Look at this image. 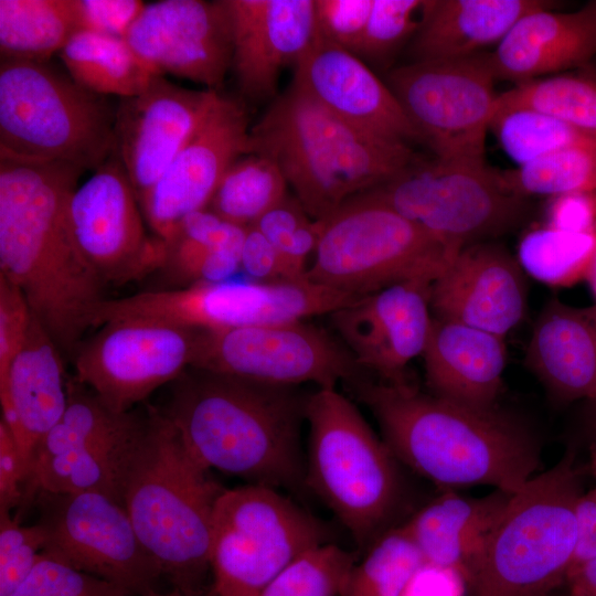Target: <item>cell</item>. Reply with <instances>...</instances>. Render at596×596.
<instances>
[{"label": "cell", "mask_w": 596, "mask_h": 596, "mask_svg": "<svg viewBox=\"0 0 596 596\" xmlns=\"http://www.w3.org/2000/svg\"><path fill=\"white\" fill-rule=\"evenodd\" d=\"M83 169L0 155V273L23 292L63 358L96 327L105 284L78 251L68 203Z\"/></svg>", "instance_id": "obj_1"}, {"label": "cell", "mask_w": 596, "mask_h": 596, "mask_svg": "<svg viewBox=\"0 0 596 596\" xmlns=\"http://www.w3.org/2000/svg\"><path fill=\"white\" fill-rule=\"evenodd\" d=\"M397 461L453 488L488 485L514 493L541 465L534 433L514 415L419 392L406 382L351 383Z\"/></svg>", "instance_id": "obj_2"}, {"label": "cell", "mask_w": 596, "mask_h": 596, "mask_svg": "<svg viewBox=\"0 0 596 596\" xmlns=\"http://www.w3.org/2000/svg\"><path fill=\"white\" fill-rule=\"evenodd\" d=\"M310 394L188 368L172 382L162 413L206 470L251 485L297 490L305 485L301 426Z\"/></svg>", "instance_id": "obj_3"}, {"label": "cell", "mask_w": 596, "mask_h": 596, "mask_svg": "<svg viewBox=\"0 0 596 596\" xmlns=\"http://www.w3.org/2000/svg\"><path fill=\"white\" fill-rule=\"evenodd\" d=\"M219 486L187 450L177 428L149 406L120 487V503L162 577L198 589L211 572L212 515Z\"/></svg>", "instance_id": "obj_4"}, {"label": "cell", "mask_w": 596, "mask_h": 596, "mask_svg": "<svg viewBox=\"0 0 596 596\" xmlns=\"http://www.w3.org/2000/svg\"><path fill=\"white\" fill-rule=\"evenodd\" d=\"M249 152L278 167L316 221L385 183L416 157L411 145L358 129L292 86L251 127Z\"/></svg>", "instance_id": "obj_5"}, {"label": "cell", "mask_w": 596, "mask_h": 596, "mask_svg": "<svg viewBox=\"0 0 596 596\" xmlns=\"http://www.w3.org/2000/svg\"><path fill=\"white\" fill-rule=\"evenodd\" d=\"M583 493L573 449L514 492L467 578L466 596H549L564 584Z\"/></svg>", "instance_id": "obj_6"}, {"label": "cell", "mask_w": 596, "mask_h": 596, "mask_svg": "<svg viewBox=\"0 0 596 596\" xmlns=\"http://www.w3.org/2000/svg\"><path fill=\"white\" fill-rule=\"evenodd\" d=\"M305 486L368 550L394 515L402 482L394 457L358 407L337 389L310 394Z\"/></svg>", "instance_id": "obj_7"}, {"label": "cell", "mask_w": 596, "mask_h": 596, "mask_svg": "<svg viewBox=\"0 0 596 596\" xmlns=\"http://www.w3.org/2000/svg\"><path fill=\"white\" fill-rule=\"evenodd\" d=\"M106 96L47 62H0V155L98 169L115 151Z\"/></svg>", "instance_id": "obj_8"}, {"label": "cell", "mask_w": 596, "mask_h": 596, "mask_svg": "<svg viewBox=\"0 0 596 596\" xmlns=\"http://www.w3.org/2000/svg\"><path fill=\"white\" fill-rule=\"evenodd\" d=\"M318 224L305 278L361 297L403 281H434L460 251L369 192L349 199Z\"/></svg>", "instance_id": "obj_9"}, {"label": "cell", "mask_w": 596, "mask_h": 596, "mask_svg": "<svg viewBox=\"0 0 596 596\" xmlns=\"http://www.w3.org/2000/svg\"><path fill=\"white\" fill-rule=\"evenodd\" d=\"M327 528L279 490L246 485L215 501L210 544L217 596H255L305 553L330 543Z\"/></svg>", "instance_id": "obj_10"}, {"label": "cell", "mask_w": 596, "mask_h": 596, "mask_svg": "<svg viewBox=\"0 0 596 596\" xmlns=\"http://www.w3.org/2000/svg\"><path fill=\"white\" fill-rule=\"evenodd\" d=\"M450 247L504 234L528 212L501 171L485 161L415 157L385 183L366 191Z\"/></svg>", "instance_id": "obj_11"}, {"label": "cell", "mask_w": 596, "mask_h": 596, "mask_svg": "<svg viewBox=\"0 0 596 596\" xmlns=\"http://www.w3.org/2000/svg\"><path fill=\"white\" fill-rule=\"evenodd\" d=\"M488 52L438 62H413L387 73L406 117L433 151L454 160H486V138L498 94Z\"/></svg>", "instance_id": "obj_12"}, {"label": "cell", "mask_w": 596, "mask_h": 596, "mask_svg": "<svg viewBox=\"0 0 596 596\" xmlns=\"http://www.w3.org/2000/svg\"><path fill=\"white\" fill-rule=\"evenodd\" d=\"M192 368L251 381L334 389L361 379L350 351L324 329L301 321L201 330Z\"/></svg>", "instance_id": "obj_13"}, {"label": "cell", "mask_w": 596, "mask_h": 596, "mask_svg": "<svg viewBox=\"0 0 596 596\" xmlns=\"http://www.w3.org/2000/svg\"><path fill=\"white\" fill-rule=\"evenodd\" d=\"M39 522L47 540L42 552L109 582L127 596L153 590L162 573L140 542L121 503L99 492L40 491Z\"/></svg>", "instance_id": "obj_14"}, {"label": "cell", "mask_w": 596, "mask_h": 596, "mask_svg": "<svg viewBox=\"0 0 596 596\" xmlns=\"http://www.w3.org/2000/svg\"><path fill=\"white\" fill-rule=\"evenodd\" d=\"M200 331L150 320L106 322L78 347L74 377L113 412H130L192 365Z\"/></svg>", "instance_id": "obj_15"}, {"label": "cell", "mask_w": 596, "mask_h": 596, "mask_svg": "<svg viewBox=\"0 0 596 596\" xmlns=\"http://www.w3.org/2000/svg\"><path fill=\"white\" fill-rule=\"evenodd\" d=\"M127 171L114 151L68 203L74 242L105 285L121 286L163 268L167 246L149 236Z\"/></svg>", "instance_id": "obj_16"}, {"label": "cell", "mask_w": 596, "mask_h": 596, "mask_svg": "<svg viewBox=\"0 0 596 596\" xmlns=\"http://www.w3.org/2000/svg\"><path fill=\"white\" fill-rule=\"evenodd\" d=\"M126 41L157 74L220 92L232 65V20L226 0H161L146 4Z\"/></svg>", "instance_id": "obj_17"}, {"label": "cell", "mask_w": 596, "mask_h": 596, "mask_svg": "<svg viewBox=\"0 0 596 596\" xmlns=\"http://www.w3.org/2000/svg\"><path fill=\"white\" fill-rule=\"evenodd\" d=\"M243 100L217 93L206 116L158 182L138 201L153 231L168 240L190 213L207 209L227 168L249 152Z\"/></svg>", "instance_id": "obj_18"}, {"label": "cell", "mask_w": 596, "mask_h": 596, "mask_svg": "<svg viewBox=\"0 0 596 596\" xmlns=\"http://www.w3.org/2000/svg\"><path fill=\"white\" fill-rule=\"evenodd\" d=\"M217 93L189 89L156 75L140 94L120 98L115 114V152L138 200L158 182L198 129Z\"/></svg>", "instance_id": "obj_19"}, {"label": "cell", "mask_w": 596, "mask_h": 596, "mask_svg": "<svg viewBox=\"0 0 596 596\" xmlns=\"http://www.w3.org/2000/svg\"><path fill=\"white\" fill-rule=\"evenodd\" d=\"M432 284L424 279L403 281L329 315L360 368L379 373L386 382H405L407 364L423 354L429 334Z\"/></svg>", "instance_id": "obj_20"}, {"label": "cell", "mask_w": 596, "mask_h": 596, "mask_svg": "<svg viewBox=\"0 0 596 596\" xmlns=\"http://www.w3.org/2000/svg\"><path fill=\"white\" fill-rule=\"evenodd\" d=\"M429 304L436 318L505 338L525 316L524 270L498 243L467 245L433 281Z\"/></svg>", "instance_id": "obj_21"}, {"label": "cell", "mask_w": 596, "mask_h": 596, "mask_svg": "<svg viewBox=\"0 0 596 596\" xmlns=\"http://www.w3.org/2000/svg\"><path fill=\"white\" fill-rule=\"evenodd\" d=\"M290 86L358 129L407 145L422 142L396 97L372 67L317 35L295 64Z\"/></svg>", "instance_id": "obj_22"}, {"label": "cell", "mask_w": 596, "mask_h": 596, "mask_svg": "<svg viewBox=\"0 0 596 596\" xmlns=\"http://www.w3.org/2000/svg\"><path fill=\"white\" fill-rule=\"evenodd\" d=\"M234 73L244 102L273 100L281 71L316 39L315 0H226Z\"/></svg>", "instance_id": "obj_23"}, {"label": "cell", "mask_w": 596, "mask_h": 596, "mask_svg": "<svg viewBox=\"0 0 596 596\" xmlns=\"http://www.w3.org/2000/svg\"><path fill=\"white\" fill-rule=\"evenodd\" d=\"M551 7L523 15L488 52L496 79L518 84L582 66L596 55V1L572 12Z\"/></svg>", "instance_id": "obj_24"}, {"label": "cell", "mask_w": 596, "mask_h": 596, "mask_svg": "<svg viewBox=\"0 0 596 596\" xmlns=\"http://www.w3.org/2000/svg\"><path fill=\"white\" fill-rule=\"evenodd\" d=\"M63 356L32 313V321L7 375L0 380L1 419L12 433L30 475L39 441L67 404Z\"/></svg>", "instance_id": "obj_25"}, {"label": "cell", "mask_w": 596, "mask_h": 596, "mask_svg": "<svg viewBox=\"0 0 596 596\" xmlns=\"http://www.w3.org/2000/svg\"><path fill=\"white\" fill-rule=\"evenodd\" d=\"M504 339L433 316L422 354L432 394L471 407H496L507 364Z\"/></svg>", "instance_id": "obj_26"}, {"label": "cell", "mask_w": 596, "mask_h": 596, "mask_svg": "<svg viewBox=\"0 0 596 596\" xmlns=\"http://www.w3.org/2000/svg\"><path fill=\"white\" fill-rule=\"evenodd\" d=\"M525 363L558 401L596 400V304L552 298L535 320Z\"/></svg>", "instance_id": "obj_27"}, {"label": "cell", "mask_w": 596, "mask_h": 596, "mask_svg": "<svg viewBox=\"0 0 596 596\" xmlns=\"http://www.w3.org/2000/svg\"><path fill=\"white\" fill-rule=\"evenodd\" d=\"M542 0H425L421 25L407 45V63L469 58L497 44Z\"/></svg>", "instance_id": "obj_28"}, {"label": "cell", "mask_w": 596, "mask_h": 596, "mask_svg": "<svg viewBox=\"0 0 596 596\" xmlns=\"http://www.w3.org/2000/svg\"><path fill=\"white\" fill-rule=\"evenodd\" d=\"M512 494L496 489L488 496L472 498L447 491L403 525L428 564L459 572L467 584Z\"/></svg>", "instance_id": "obj_29"}, {"label": "cell", "mask_w": 596, "mask_h": 596, "mask_svg": "<svg viewBox=\"0 0 596 596\" xmlns=\"http://www.w3.org/2000/svg\"><path fill=\"white\" fill-rule=\"evenodd\" d=\"M70 76L84 88L120 98L140 94L153 72L126 39L77 31L58 53Z\"/></svg>", "instance_id": "obj_30"}, {"label": "cell", "mask_w": 596, "mask_h": 596, "mask_svg": "<svg viewBox=\"0 0 596 596\" xmlns=\"http://www.w3.org/2000/svg\"><path fill=\"white\" fill-rule=\"evenodd\" d=\"M79 30L76 0H0L3 60L47 62Z\"/></svg>", "instance_id": "obj_31"}, {"label": "cell", "mask_w": 596, "mask_h": 596, "mask_svg": "<svg viewBox=\"0 0 596 596\" xmlns=\"http://www.w3.org/2000/svg\"><path fill=\"white\" fill-rule=\"evenodd\" d=\"M66 387L65 411L36 445L32 464L40 459L129 435L143 422L145 416L132 412H113L93 391L74 376L67 379Z\"/></svg>", "instance_id": "obj_32"}, {"label": "cell", "mask_w": 596, "mask_h": 596, "mask_svg": "<svg viewBox=\"0 0 596 596\" xmlns=\"http://www.w3.org/2000/svg\"><path fill=\"white\" fill-rule=\"evenodd\" d=\"M278 167L257 153H245L221 178L207 209L222 220L241 226L254 225L288 193Z\"/></svg>", "instance_id": "obj_33"}, {"label": "cell", "mask_w": 596, "mask_h": 596, "mask_svg": "<svg viewBox=\"0 0 596 596\" xmlns=\"http://www.w3.org/2000/svg\"><path fill=\"white\" fill-rule=\"evenodd\" d=\"M496 107L533 109L596 135V76L558 73L518 83L498 94Z\"/></svg>", "instance_id": "obj_34"}, {"label": "cell", "mask_w": 596, "mask_h": 596, "mask_svg": "<svg viewBox=\"0 0 596 596\" xmlns=\"http://www.w3.org/2000/svg\"><path fill=\"white\" fill-rule=\"evenodd\" d=\"M595 251L596 233H575L543 224L521 237L517 258L524 273L536 280L570 287L585 279Z\"/></svg>", "instance_id": "obj_35"}, {"label": "cell", "mask_w": 596, "mask_h": 596, "mask_svg": "<svg viewBox=\"0 0 596 596\" xmlns=\"http://www.w3.org/2000/svg\"><path fill=\"white\" fill-rule=\"evenodd\" d=\"M501 177L512 193L525 199L596 191V136L501 171Z\"/></svg>", "instance_id": "obj_36"}, {"label": "cell", "mask_w": 596, "mask_h": 596, "mask_svg": "<svg viewBox=\"0 0 596 596\" xmlns=\"http://www.w3.org/2000/svg\"><path fill=\"white\" fill-rule=\"evenodd\" d=\"M426 563L404 525L387 530L355 562L341 596H402Z\"/></svg>", "instance_id": "obj_37"}, {"label": "cell", "mask_w": 596, "mask_h": 596, "mask_svg": "<svg viewBox=\"0 0 596 596\" xmlns=\"http://www.w3.org/2000/svg\"><path fill=\"white\" fill-rule=\"evenodd\" d=\"M489 130L518 167L596 136L533 109L496 106Z\"/></svg>", "instance_id": "obj_38"}, {"label": "cell", "mask_w": 596, "mask_h": 596, "mask_svg": "<svg viewBox=\"0 0 596 596\" xmlns=\"http://www.w3.org/2000/svg\"><path fill=\"white\" fill-rule=\"evenodd\" d=\"M354 556L330 542L294 561L255 596H341Z\"/></svg>", "instance_id": "obj_39"}, {"label": "cell", "mask_w": 596, "mask_h": 596, "mask_svg": "<svg viewBox=\"0 0 596 596\" xmlns=\"http://www.w3.org/2000/svg\"><path fill=\"white\" fill-rule=\"evenodd\" d=\"M238 227L241 226L222 220L209 209L188 214L164 241L167 258L163 268L187 286L200 283L210 256Z\"/></svg>", "instance_id": "obj_40"}, {"label": "cell", "mask_w": 596, "mask_h": 596, "mask_svg": "<svg viewBox=\"0 0 596 596\" xmlns=\"http://www.w3.org/2000/svg\"><path fill=\"white\" fill-rule=\"evenodd\" d=\"M254 226L283 258L291 280L304 279L307 260L313 256L319 224L294 196L287 194L266 212Z\"/></svg>", "instance_id": "obj_41"}, {"label": "cell", "mask_w": 596, "mask_h": 596, "mask_svg": "<svg viewBox=\"0 0 596 596\" xmlns=\"http://www.w3.org/2000/svg\"><path fill=\"white\" fill-rule=\"evenodd\" d=\"M425 0H373L359 57L370 67L390 65L417 32Z\"/></svg>", "instance_id": "obj_42"}, {"label": "cell", "mask_w": 596, "mask_h": 596, "mask_svg": "<svg viewBox=\"0 0 596 596\" xmlns=\"http://www.w3.org/2000/svg\"><path fill=\"white\" fill-rule=\"evenodd\" d=\"M124 595L126 594L114 584L42 552L29 576L10 596Z\"/></svg>", "instance_id": "obj_43"}, {"label": "cell", "mask_w": 596, "mask_h": 596, "mask_svg": "<svg viewBox=\"0 0 596 596\" xmlns=\"http://www.w3.org/2000/svg\"><path fill=\"white\" fill-rule=\"evenodd\" d=\"M47 535L40 523L21 525L8 511H0V596H10L36 564Z\"/></svg>", "instance_id": "obj_44"}, {"label": "cell", "mask_w": 596, "mask_h": 596, "mask_svg": "<svg viewBox=\"0 0 596 596\" xmlns=\"http://www.w3.org/2000/svg\"><path fill=\"white\" fill-rule=\"evenodd\" d=\"M373 0H315L316 35L359 55Z\"/></svg>", "instance_id": "obj_45"}, {"label": "cell", "mask_w": 596, "mask_h": 596, "mask_svg": "<svg viewBox=\"0 0 596 596\" xmlns=\"http://www.w3.org/2000/svg\"><path fill=\"white\" fill-rule=\"evenodd\" d=\"M32 321V311L21 291L0 273V380L21 349Z\"/></svg>", "instance_id": "obj_46"}, {"label": "cell", "mask_w": 596, "mask_h": 596, "mask_svg": "<svg viewBox=\"0 0 596 596\" xmlns=\"http://www.w3.org/2000/svg\"><path fill=\"white\" fill-rule=\"evenodd\" d=\"M82 30L125 39L145 8L139 0H76Z\"/></svg>", "instance_id": "obj_47"}, {"label": "cell", "mask_w": 596, "mask_h": 596, "mask_svg": "<svg viewBox=\"0 0 596 596\" xmlns=\"http://www.w3.org/2000/svg\"><path fill=\"white\" fill-rule=\"evenodd\" d=\"M544 224L568 232L596 233V191L549 198Z\"/></svg>", "instance_id": "obj_48"}, {"label": "cell", "mask_w": 596, "mask_h": 596, "mask_svg": "<svg viewBox=\"0 0 596 596\" xmlns=\"http://www.w3.org/2000/svg\"><path fill=\"white\" fill-rule=\"evenodd\" d=\"M28 470L17 441L7 424L0 421V511L10 512L24 502Z\"/></svg>", "instance_id": "obj_49"}, {"label": "cell", "mask_w": 596, "mask_h": 596, "mask_svg": "<svg viewBox=\"0 0 596 596\" xmlns=\"http://www.w3.org/2000/svg\"><path fill=\"white\" fill-rule=\"evenodd\" d=\"M241 269L252 280H291L278 252L254 225L246 227Z\"/></svg>", "instance_id": "obj_50"}, {"label": "cell", "mask_w": 596, "mask_h": 596, "mask_svg": "<svg viewBox=\"0 0 596 596\" xmlns=\"http://www.w3.org/2000/svg\"><path fill=\"white\" fill-rule=\"evenodd\" d=\"M465 577L457 571L426 563L411 579L402 596H466Z\"/></svg>", "instance_id": "obj_51"}, {"label": "cell", "mask_w": 596, "mask_h": 596, "mask_svg": "<svg viewBox=\"0 0 596 596\" xmlns=\"http://www.w3.org/2000/svg\"><path fill=\"white\" fill-rule=\"evenodd\" d=\"M576 526L577 540L572 567L596 558V487L578 498Z\"/></svg>", "instance_id": "obj_52"}, {"label": "cell", "mask_w": 596, "mask_h": 596, "mask_svg": "<svg viewBox=\"0 0 596 596\" xmlns=\"http://www.w3.org/2000/svg\"><path fill=\"white\" fill-rule=\"evenodd\" d=\"M564 584L571 596H596V558L572 567Z\"/></svg>", "instance_id": "obj_53"}, {"label": "cell", "mask_w": 596, "mask_h": 596, "mask_svg": "<svg viewBox=\"0 0 596 596\" xmlns=\"http://www.w3.org/2000/svg\"><path fill=\"white\" fill-rule=\"evenodd\" d=\"M126 596V595H124ZM143 596H217L213 590L212 584L198 589H182L171 587L168 592L153 590Z\"/></svg>", "instance_id": "obj_54"}, {"label": "cell", "mask_w": 596, "mask_h": 596, "mask_svg": "<svg viewBox=\"0 0 596 596\" xmlns=\"http://www.w3.org/2000/svg\"><path fill=\"white\" fill-rule=\"evenodd\" d=\"M584 280L588 284L596 304V251L593 255Z\"/></svg>", "instance_id": "obj_55"}, {"label": "cell", "mask_w": 596, "mask_h": 596, "mask_svg": "<svg viewBox=\"0 0 596 596\" xmlns=\"http://www.w3.org/2000/svg\"><path fill=\"white\" fill-rule=\"evenodd\" d=\"M590 465L596 476V432H595V435L590 445Z\"/></svg>", "instance_id": "obj_56"}, {"label": "cell", "mask_w": 596, "mask_h": 596, "mask_svg": "<svg viewBox=\"0 0 596 596\" xmlns=\"http://www.w3.org/2000/svg\"><path fill=\"white\" fill-rule=\"evenodd\" d=\"M592 403H593V404L595 405V407H596V400H595V401H593Z\"/></svg>", "instance_id": "obj_57"}, {"label": "cell", "mask_w": 596, "mask_h": 596, "mask_svg": "<svg viewBox=\"0 0 596 596\" xmlns=\"http://www.w3.org/2000/svg\"><path fill=\"white\" fill-rule=\"evenodd\" d=\"M563 596H571V595H570L568 593H566V594H565V595H563Z\"/></svg>", "instance_id": "obj_58"}]
</instances>
